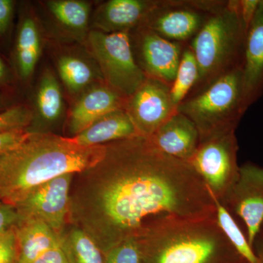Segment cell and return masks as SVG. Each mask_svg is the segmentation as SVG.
<instances>
[{
	"instance_id": "obj_14",
	"label": "cell",
	"mask_w": 263,
	"mask_h": 263,
	"mask_svg": "<svg viewBox=\"0 0 263 263\" xmlns=\"http://www.w3.org/2000/svg\"><path fill=\"white\" fill-rule=\"evenodd\" d=\"M246 103L249 106L263 95V0L247 28L241 67Z\"/></svg>"
},
{
	"instance_id": "obj_7",
	"label": "cell",
	"mask_w": 263,
	"mask_h": 263,
	"mask_svg": "<svg viewBox=\"0 0 263 263\" xmlns=\"http://www.w3.org/2000/svg\"><path fill=\"white\" fill-rule=\"evenodd\" d=\"M238 150L235 131L229 132L200 141L186 162L221 203L238 179Z\"/></svg>"
},
{
	"instance_id": "obj_20",
	"label": "cell",
	"mask_w": 263,
	"mask_h": 263,
	"mask_svg": "<svg viewBox=\"0 0 263 263\" xmlns=\"http://www.w3.org/2000/svg\"><path fill=\"white\" fill-rule=\"evenodd\" d=\"M67 263H105V254L84 230L68 224L59 235Z\"/></svg>"
},
{
	"instance_id": "obj_36",
	"label": "cell",
	"mask_w": 263,
	"mask_h": 263,
	"mask_svg": "<svg viewBox=\"0 0 263 263\" xmlns=\"http://www.w3.org/2000/svg\"><path fill=\"white\" fill-rule=\"evenodd\" d=\"M259 263H262V262H260V260H259Z\"/></svg>"
},
{
	"instance_id": "obj_24",
	"label": "cell",
	"mask_w": 263,
	"mask_h": 263,
	"mask_svg": "<svg viewBox=\"0 0 263 263\" xmlns=\"http://www.w3.org/2000/svg\"><path fill=\"white\" fill-rule=\"evenodd\" d=\"M212 196L216 206V223L227 239L247 263H259V257L249 245L247 236L243 234L234 218L220 201L212 195Z\"/></svg>"
},
{
	"instance_id": "obj_3",
	"label": "cell",
	"mask_w": 263,
	"mask_h": 263,
	"mask_svg": "<svg viewBox=\"0 0 263 263\" xmlns=\"http://www.w3.org/2000/svg\"><path fill=\"white\" fill-rule=\"evenodd\" d=\"M142 263H247L216 218L167 221L137 238Z\"/></svg>"
},
{
	"instance_id": "obj_32",
	"label": "cell",
	"mask_w": 263,
	"mask_h": 263,
	"mask_svg": "<svg viewBox=\"0 0 263 263\" xmlns=\"http://www.w3.org/2000/svg\"><path fill=\"white\" fill-rule=\"evenodd\" d=\"M13 12V2L0 0V34H4L11 22Z\"/></svg>"
},
{
	"instance_id": "obj_15",
	"label": "cell",
	"mask_w": 263,
	"mask_h": 263,
	"mask_svg": "<svg viewBox=\"0 0 263 263\" xmlns=\"http://www.w3.org/2000/svg\"><path fill=\"white\" fill-rule=\"evenodd\" d=\"M147 138L161 152L184 162L191 158L200 143L195 124L178 110Z\"/></svg>"
},
{
	"instance_id": "obj_8",
	"label": "cell",
	"mask_w": 263,
	"mask_h": 263,
	"mask_svg": "<svg viewBox=\"0 0 263 263\" xmlns=\"http://www.w3.org/2000/svg\"><path fill=\"white\" fill-rule=\"evenodd\" d=\"M223 3L206 0H159L158 4L141 25L164 39L186 46V43H190L196 35L209 15Z\"/></svg>"
},
{
	"instance_id": "obj_21",
	"label": "cell",
	"mask_w": 263,
	"mask_h": 263,
	"mask_svg": "<svg viewBox=\"0 0 263 263\" xmlns=\"http://www.w3.org/2000/svg\"><path fill=\"white\" fill-rule=\"evenodd\" d=\"M41 53V41L37 24L34 19L27 17L22 21L17 35V67L23 79L32 75Z\"/></svg>"
},
{
	"instance_id": "obj_6",
	"label": "cell",
	"mask_w": 263,
	"mask_h": 263,
	"mask_svg": "<svg viewBox=\"0 0 263 263\" xmlns=\"http://www.w3.org/2000/svg\"><path fill=\"white\" fill-rule=\"evenodd\" d=\"M87 45L105 84L123 98H129L146 81L133 54L129 32L105 33L95 29L88 33Z\"/></svg>"
},
{
	"instance_id": "obj_16",
	"label": "cell",
	"mask_w": 263,
	"mask_h": 263,
	"mask_svg": "<svg viewBox=\"0 0 263 263\" xmlns=\"http://www.w3.org/2000/svg\"><path fill=\"white\" fill-rule=\"evenodd\" d=\"M159 0H109L100 7L94 19L96 30L129 32L139 27Z\"/></svg>"
},
{
	"instance_id": "obj_27",
	"label": "cell",
	"mask_w": 263,
	"mask_h": 263,
	"mask_svg": "<svg viewBox=\"0 0 263 263\" xmlns=\"http://www.w3.org/2000/svg\"><path fill=\"white\" fill-rule=\"evenodd\" d=\"M105 263H142L138 240L132 238L110 249L105 254Z\"/></svg>"
},
{
	"instance_id": "obj_12",
	"label": "cell",
	"mask_w": 263,
	"mask_h": 263,
	"mask_svg": "<svg viewBox=\"0 0 263 263\" xmlns=\"http://www.w3.org/2000/svg\"><path fill=\"white\" fill-rule=\"evenodd\" d=\"M124 110L140 136L149 138L177 112L173 103L171 86L146 78L136 92L126 100Z\"/></svg>"
},
{
	"instance_id": "obj_11",
	"label": "cell",
	"mask_w": 263,
	"mask_h": 263,
	"mask_svg": "<svg viewBox=\"0 0 263 263\" xmlns=\"http://www.w3.org/2000/svg\"><path fill=\"white\" fill-rule=\"evenodd\" d=\"M222 205L243 221L253 248L263 226V167L253 163L240 166L238 179Z\"/></svg>"
},
{
	"instance_id": "obj_1",
	"label": "cell",
	"mask_w": 263,
	"mask_h": 263,
	"mask_svg": "<svg viewBox=\"0 0 263 263\" xmlns=\"http://www.w3.org/2000/svg\"><path fill=\"white\" fill-rule=\"evenodd\" d=\"M214 218V199L193 167L145 137L105 144L100 161L75 174L71 186L68 224L104 254L167 221Z\"/></svg>"
},
{
	"instance_id": "obj_17",
	"label": "cell",
	"mask_w": 263,
	"mask_h": 263,
	"mask_svg": "<svg viewBox=\"0 0 263 263\" xmlns=\"http://www.w3.org/2000/svg\"><path fill=\"white\" fill-rule=\"evenodd\" d=\"M14 228L18 247L17 263H33L48 251L60 246L59 235L43 221L19 219Z\"/></svg>"
},
{
	"instance_id": "obj_35",
	"label": "cell",
	"mask_w": 263,
	"mask_h": 263,
	"mask_svg": "<svg viewBox=\"0 0 263 263\" xmlns=\"http://www.w3.org/2000/svg\"><path fill=\"white\" fill-rule=\"evenodd\" d=\"M261 230H263V226L262 228V229ZM260 230V231H261ZM263 239V238H262ZM257 257H259V260H260V262L263 263V249H262V252H261V253L259 254V255H257Z\"/></svg>"
},
{
	"instance_id": "obj_9",
	"label": "cell",
	"mask_w": 263,
	"mask_h": 263,
	"mask_svg": "<svg viewBox=\"0 0 263 263\" xmlns=\"http://www.w3.org/2000/svg\"><path fill=\"white\" fill-rule=\"evenodd\" d=\"M73 174L57 176L43 183L15 207L19 219H33L43 221L57 235L68 226L70 190Z\"/></svg>"
},
{
	"instance_id": "obj_13",
	"label": "cell",
	"mask_w": 263,
	"mask_h": 263,
	"mask_svg": "<svg viewBox=\"0 0 263 263\" xmlns=\"http://www.w3.org/2000/svg\"><path fill=\"white\" fill-rule=\"evenodd\" d=\"M126 100L108 85L91 86L71 109L67 125L70 138L80 134L106 114L124 109Z\"/></svg>"
},
{
	"instance_id": "obj_25",
	"label": "cell",
	"mask_w": 263,
	"mask_h": 263,
	"mask_svg": "<svg viewBox=\"0 0 263 263\" xmlns=\"http://www.w3.org/2000/svg\"><path fill=\"white\" fill-rule=\"evenodd\" d=\"M199 79V67L193 51L188 45L183 50L174 83L171 86L173 103L179 106L191 92Z\"/></svg>"
},
{
	"instance_id": "obj_33",
	"label": "cell",
	"mask_w": 263,
	"mask_h": 263,
	"mask_svg": "<svg viewBox=\"0 0 263 263\" xmlns=\"http://www.w3.org/2000/svg\"><path fill=\"white\" fill-rule=\"evenodd\" d=\"M33 263H67V262L65 254L60 245L43 254Z\"/></svg>"
},
{
	"instance_id": "obj_22",
	"label": "cell",
	"mask_w": 263,
	"mask_h": 263,
	"mask_svg": "<svg viewBox=\"0 0 263 263\" xmlns=\"http://www.w3.org/2000/svg\"><path fill=\"white\" fill-rule=\"evenodd\" d=\"M47 5L53 18L66 30L77 34L86 32L91 13L89 3L78 0H52Z\"/></svg>"
},
{
	"instance_id": "obj_34",
	"label": "cell",
	"mask_w": 263,
	"mask_h": 263,
	"mask_svg": "<svg viewBox=\"0 0 263 263\" xmlns=\"http://www.w3.org/2000/svg\"><path fill=\"white\" fill-rule=\"evenodd\" d=\"M7 70L5 64L3 63V60L0 59V82L3 81L6 77Z\"/></svg>"
},
{
	"instance_id": "obj_30",
	"label": "cell",
	"mask_w": 263,
	"mask_h": 263,
	"mask_svg": "<svg viewBox=\"0 0 263 263\" xmlns=\"http://www.w3.org/2000/svg\"><path fill=\"white\" fill-rule=\"evenodd\" d=\"M19 216L15 208L0 204V234L18 223Z\"/></svg>"
},
{
	"instance_id": "obj_2",
	"label": "cell",
	"mask_w": 263,
	"mask_h": 263,
	"mask_svg": "<svg viewBox=\"0 0 263 263\" xmlns=\"http://www.w3.org/2000/svg\"><path fill=\"white\" fill-rule=\"evenodd\" d=\"M105 149V145L82 146L70 137L32 132L18 146L0 156V202L17 207L43 183L92 167Z\"/></svg>"
},
{
	"instance_id": "obj_4",
	"label": "cell",
	"mask_w": 263,
	"mask_h": 263,
	"mask_svg": "<svg viewBox=\"0 0 263 263\" xmlns=\"http://www.w3.org/2000/svg\"><path fill=\"white\" fill-rule=\"evenodd\" d=\"M247 28L238 0L224 1L209 15L188 46L199 67V79L190 94L243 65Z\"/></svg>"
},
{
	"instance_id": "obj_31",
	"label": "cell",
	"mask_w": 263,
	"mask_h": 263,
	"mask_svg": "<svg viewBox=\"0 0 263 263\" xmlns=\"http://www.w3.org/2000/svg\"><path fill=\"white\" fill-rule=\"evenodd\" d=\"M260 0H238V8L246 27L248 28L258 8Z\"/></svg>"
},
{
	"instance_id": "obj_23",
	"label": "cell",
	"mask_w": 263,
	"mask_h": 263,
	"mask_svg": "<svg viewBox=\"0 0 263 263\" xmlns=\"http://www.w3.org/2000/svg\"><path fill=\"white\" fill-rule=\"evenodd\" d=\"M57 70L65 87L72 95L84 92L91 87L97 76L87 62L73 55L60 57L57 61Z\"/></svg>"
},
{
	"instance_id": "obj_5",
	"label": "cell",
	"mask_w": 263,
	"mask_h": 263,
	"mask_svg": "<svg viewBox=\"0 0 263 263\" xmlns=\"http://www.w3.org/2000/svg\"><path fill=\"white\" fill-rule=\"evenodd\" d=\"M248 108L240 67L219 76L205 87L189 95L177 110L195 124L200 141L235 131Z\"/></svg>"
},
{
	"instance_id": "obj_28",
	"label": "cell",
	"mask_w": 263,
	"mask_h": 263,
	"mask_svg": "<svg viewBox=\"0 0 263 263\" xmlns=\"http://www.w3.org/2000/svg\"><path fill=\"white\" fill-rule=\"evenodd\" d=\"M18 247L14 226L0 234V263H17Z\"/></svg>"
},
{
	"instance_id": "obj_10",
	"label": "cell",
	"mask_w": 263,
	"mask_h": 263,
	"mask_svg": "<svg viewBox=\"0 0 263 263\" xmlns=\"http://www.w3.org/2000/svg\"><path fill=\"white\" fill-rule=\"evenodd\" d=\"M132 31L135 32L129 34L132 49L140 68L147 78L171 86L186 46L164 39L142 25Z\"/></svg>"
},
{
	"instance_id": "obj_26",
	"label": "cell",
	"mask_w": 263,
	"mask_h": 263,
	"mask_svg": "<svg viewBox=\"0 0 263 263\" xmlns=\"http://www.w3.org/2000/svg\"><path fill=\"white\" fill-rule=\"evenodd\" d=\"M33 122V112L24 105H16L0 112V134L27 129Z\"/></svg>"
},
{
	"instance_id": "obj_29",
	"label": "cell",
	"mask_w": 263,
	"mask_h": 263,
	"mask_svg": "<svg viewBox=\"0 0 263 263\" xmlns=\"http://www.w3.org/2000/svg\"><path fill=\"white\" fill-rule=\"evenodd\" d=\"M28 129L0 134V156L25 141L32 134Z\"/></svg>"
},
{
	"instance_id": "obj_19",
	"label": "cell",
	"mask_w": 263,
	"mask_h": 263,
	"mask_svg": "<svg viewBox=\"0 0 263 263\" xmlns=\"http://www.w3.org/2000/svg\"><path fill=\"white\" fill-rule=\"evenodd\" d=\"M64 99L61 86L56 76L45 71L38 84L34 100V117L43 125L50 126L60 121L64 111Z\"/></svg>"
},
{
	"instance_id": "obj_18",
	"label": "cell",
	"mask_w": 263,
	"mask_h": 263,
	"mask_svg": "<svg viewBox=\"0 0 263 263\" xmlns=\"http://www.w3.org/2000/svg\"><path fill=\"white\" fill-rule=\"evenodd\" d=\"M140 136L124 109L104 116L72 140L80 146H103Z\"/></svg>"
}]
</instances>
